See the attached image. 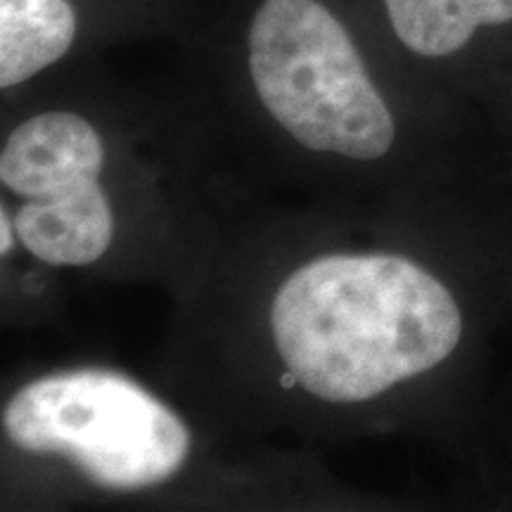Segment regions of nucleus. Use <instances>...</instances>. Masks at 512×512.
Returning <instances> with one entry per match:
<instances>
[{
  "mask_svg": "<svg viewBox=\"0 0 512 512\" xmlns=\"http://www.w3.org/2000/svg\"><path fill=\"white\" fill-rule=\"evenodd\" d=\"M268 323L287 375L339 406L430 373L463 337L451 290L399 254L306 261L280 283Z\"/></svg>",
  "mask_w": 512,
  "mask_h": 512,
  "instance_id": "f257e3e1",
  "label": "nucleus"
},
{
  "mask_svg": "<svg viewBox=\"0 0 512 512\" xmlns=\"http://www.w3.org/2000/svg\"><path fill=\"white\" fill-rule=\"evenodd\" d=\"M247 64L264 110L311 152L375 162L396 124L354 38L320 0H264L249 24Z\"/></svg>",
  "mask_w": 512,
  "mask_h": 512,
  "instance_id": "f03ea898",
  "label": "nucleus"
},
{
  "mask_svg": "<svg viewBox=\"0 0 512 512\" xmlns=\"http://www.w3.org/2000/svg\"><path fill=\"white\" fill-rule=\"evenodd\" d=\"M22 451L62 456L112 491L162 484L185 465L192 437L166 403L110 370H72L24 384L3 408Z\"/></svg>",
  "mask_w": 512,
  "mask_h": 512,
  "instance_id": "7ed1b4c3",
  "label": "nucleus"
},
{
  "mask_svg": "<svg viewBox=\"0 0 512 512\" xmlns=\"http://www.w3.org/2000/svg\"><path fill=\"white\" fill-rule=\"evenodd\" d=\"M105 143L74 112H41L22 121L0 152V183L24 200L17 240L48 266H88L114 240L110 197L100 185Z\"/></svg>",
  "mask_w": 512,
  "mask_h": 512,
  "instance_id": "20e7f679",
  "label": "nucleus"
},
{
  "mask_svg": "<svg viewBox=\"0 0 512 512\" xmlns=\"http://www.w3.org/2000/svg\"><path fill=\"white\" fill-rule=\"evenodd\" d=\"M76 31L69 0H0V86L15 88L60 62Z\"/></svg>",
  "mask_w": 512,
  "mask_h": 512,
  "instance_id": "39448f33",
  "label": "nucleus"
},
{
  "mask_svg": "<svg viewBox=\"0 0 512 512\" xmlns=\"http://www.w3.org/2000/svg\"><path fill=\"white\" fill-rule=\"evenodd\" d=\"M394 34L420 57L456 55L479 29L512 22V0H382Z\"/></svg>",
  "mask_w": 512,
  "mask_h": 512,
  "instance_id": "423d86ee",
  "label": "nucleus"
},
{
  "mask_svg": "<svg viewBox=\"0 0 512 512\" xmlns=\"http://www.w3.org/2000/svg\"><path fill=\"white\" fill-rule=\"evenodd\" d=\"M15 240H17L15 221H12L8 204H3V209H0V254L8 256L12 252V247H15Z\"/></svg>",
  "mask_w": 512,
  "mask_h": 512,
  "instance_id": "0eeeda50",
  "label": "nucleus"
}]
</instances>
